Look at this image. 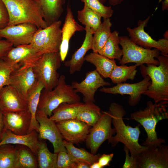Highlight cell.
Returning <instances> with one entry per match:
<instances>
[{
  "instance_id": "obj_1",
  "label": "cell",
  "mask_w": 168,
  "mask_h": 168,
  "mask_svg": "<svg viewBox=\"0 0 168 168\" xmlns=\"http://www.w3.org/2000/svg\"><path fill=\"white\" fill-rule=\"evenodd\" d=\"M109 111L116 133L112 137L109 142L113 147L118 142H122L128 148L130 156H132L137 155L147 148L138 142L140 134L139 127H133L124 123L123 118L126 112L121 105L113 102L109 106Z\"/></svg>"
},
{
  "instance_id": "obj_2",
  "label": "cell",
  "mask_w": 168,
  "mask_h": 168,
  "mask_svg": "<svg viewBox=\"0 0 168 168\" xmlns=\"http://www.w3.org/2000/svg\"><path fill=\"white\" fill-rule=\"evenodd\" d=\"M167 104L163 103H153L148 101L144 109L131 114V119L139 123L146 132L147 138L142 145L148 147L157 146L166 142L164 139L158 138L156 128L159 121L168 119Z\"/></svg>"
},
{
  "instance_id": "obj_3",
  "label": "cell",
  "mask_w": 168,
  "mask_h": 168,
  "mask_svg": "<svg viewBox=\"0 0 168 168\" xmlns=\"http://www.w3.org/2000/svg\"><path fill=\"white\" fill-rule=\"evenodd\" d=\"M159 64L140 66L142 76L148 75L151 83L143 95L153 100L155 103H168V56L159 55L157 58Z\"/></svg>"
},
{
  "instance_id": "obj_4",
  "label": "cell",
  "mask_w": 168,
  "mask_h": 168,
  "mask_svg": "<svg viewBox=\"0 0 168 168\" xmlns=\"http://www.w3.org/2000/svg\"><path fill=\"white\" fill-rule=\"evenodd\" d=\"M2 0L9 15L8 26L29 23L38 28H44L49 26L36 0Z\"/></svg>"
},
{
  "instance_id": "obj_5",
  "label": "cell",
  "mask_w": 168,
  "mask_h": 168,
  "mask_svg": "<svg viewBox=\"0 0 168 168\" xmlns=\"http://www.w3.org/2000/svg\"><path fill=\"white\" fill-rule=\"evenodd\" d=\"M80 102V98L72 87L66 83L64 75L60 76L57 86L51 90H43L37 110L50 117L53 111L63 103Z\"/></svg>"
},
{
  "instance_id": "obj_6",
  "label": "cell",
  "mask_w": 168,
  "mask_h": 168,
  "mask_svg": "<svg viewBox=\"0 0 168 168\" xmlns=\"http://www.w3.org/2000/svg\"><path fill=\"white\" fill-rule=\"evenodd\" d=\"M61 62L59 52L45 53L33 67L37 79L43 83L45 90H51L57 85L60 77L58 70Z\"/></svg>"
},
{
  "instance_id": "obj_7",
  "label": "cell",
  "mask_w": 168,
  "mask_h": 168,
  "mask_svg": "<svg viewBox=\"0 0 168 168\" xmlns=\"http://www.w3.org/2000/svg\"><path fill=\"white\" fill-rule=\"evenodd\" d=\"M58 20L44 28H38L29 44L40 55L59 52L61 42V26Z\"/></svg>"
},
{
  "instance_id": "obj_8",
  "label": "cell",
  "mask_w": 168,
  "mask_h": 168,
  "mask_svg": "<svg viewBox=\"0 0 168 168\" xmlns=\"http://www.w3.org/2000/svg\"><path fill=\"white\" fill-rule=\"evenodd\" d=\"M120 39L123 52L120 64L133 63L138 66L144 64L159 65V61L156 59L160 54L159 50L143 48L133 42L127 36H120Z\"/></svg>"
},
{
  "instance_id": "obj_9",
  "label": "cell",
  "mask_w": 168,
  "mask_h": 168,
  "mask_svg": "<svg viewBox=\"0 0 168 168\" xmlns=\"http://www.w3.org/2000/svg\"><path fill=\"white\" fill-rule=\"evenodd\" d=\"M112 118L109 111H103L96 124L91 128L85 140L87 147L91 153L96 154L99 148L106 140L108 142L116 133L111 126Z\"/></svg>"
},
{
  "instance_id": "obj_10",
  "label": "cell",
  "mask_w": 168,
  "mask_h": 168,
  "mask_svg": "<svg viewBox=\"0 0 168 168\" xmlns=\"http://www.w3.org/2000/svg\"><path fill=\"white\" fill-rule=\"evenodd\" d=\"M151 17L149 16L143 21L139 20L136 27L127 28L129 39L133 42L143 48L149 49L154 48L159 50L160 54L168 56V39L164 38L156 41L144 30Z\"/></svg>"
},
{
  "instance_id": "obj_11",
  "label": "cell",
  "mask_w": 168,
  "mask_h": 168,
  "mask_svg": "<svg viewBox=\"0 0 168 168\" xmlns=\"http://www.w3.org/2000/svg\"><path fill=\"white\" fill-rule=\"evenodd\" d=\"M35 118L39 124V139L49 140L53 145L55 153L58 154L61 151H67L56 123L38 110L36 113Z\"/></svg>"
},
{
  "instance_id": "obj_12",
  "label": "cell",
  "mask_w": 168,
  "mask_h": 168,
  "mask_svg": "<svg viewBox=\"0 0 168 168\" xmlns=\"http://www.w3.org/2000/svg\"><path fill=\"white\" fill-rule=\"evenodd\" d=\"M137 168H168V146H151L136 156Z\"/></svg>"
},
{
  "instance_id": "obj_13",
  "label": "cell",
  "mask_w": 168,
  "mask_h": 168,
  "mask_svg": "<svg viewBox=\"0 0 168 168\" xmlns=\"http://www.w3.org/2000/svg\"><path fill=\"white\" fill-rule=\"evenodd\" d=\"M143 77L142 80L137 83H120L112 87H102L99 91L106 93L128 95L129 96L128 103L130 106H134L139 102L142 95L146 91L151 83V79L147 75Z\"/></svg>"
},
{
  "instance_id": "obj_14",
  "label": "cell",
  "mask_w": 168,
  "mask_h": 168,
  "mask_svg": "<svg viewBox=\"0 0 168 168\" xmlns=\"http://www.w3.org/2000/svg\"><path fill=\"white\" fill-rule=\"evenodd\" d=\"M38 29L35 25L29 23L7 26L0 29V39L5 38L14 47L28 44Z\"/></svg>"
},
{
  "instance_id": "obj_15",
  "label": "cell",
  "mask_w": 168,
  "mask_h": 168,
  "mask_svg": "<svg viewBox=\"0 0 168 168\" xmlns=\"http://www.w3.org/2000/svg\"><path fill=\"white\" fill-rule=\"evenodd\" d=\"M41 55L29 44L12 47L3 58L6 62L18 68L33 67Z\"/></svg>"
},
{
  "instance_id": "obj_16",
  "label": "cell",
  "mask_w": 168,
  "mask_h": 168,
  "mask_svg": "<svg viewBox=\"0 0 168 168\" xmlns=\"http://www.w3.org/2000/svg\"><path fill=\"white\" fill-rule=\"evenodd\" d=\"M65 141L78 144L85 141L90 130V126L76 119L63 120L56 122Z\"/></svg>"
},
{
  "instance_id": "obj_17",
  "label": "cell",
  "mask_w": 168,
  "mask_h": 168,
  "mask_svg": "<svg viewBox=\"0 0 168 168\" xmlns=\"http://www.w3.org/2000/svg\"><path fill=\"white\" fill-rule=\"evenodd\" d=\"M110 85V83L105 81L95 70L88 72L85 79L81 82H73L71 85L76 92L83 95L84 103H94L95 95L98 89L101 87Z\"/></svg>"
},
{
  "instance_id": "obj_18",
  "label": "cell",
  "mask_w": 168,
  "mask_h": 168,
  "mask_svg": "<svg viewBox=\"0 0 168 168\" xmlns=\"http://www.w3.org/2000/svg\"><path fill=\"white\" fill-rule=\"evenodd\" d=\"M0 109L2 112L28 110L26 98L9 85L0 89Z\"/></svg>"
},
{
  "instance_id": "obj_19",
  "label": "cell",
  "mask_w": 168,
  "mask_h": 168,
  "mask_svg": "<svg viewBox=\"0 0 168 168\" xmlns=\"http://www.w3.org/2000/svg\"><path fill=\"white\" fill-rule=\"evenodd\" d=\"M2 112L5 131L8 129L18 135L28 133L32 119L31 114L28 110Z\"/></svg>"
},
{
  "instance_id": "obj_20",
  "label": "cell",
  "mask_w": 168,
  "mask_h": 168,
  "mask_svg": "<svg viewBox=\"0 0 168 168\" xmlns=\"http://www.w3.org/2000/svg\"><path fill=\"white\" fill-rule=\"evenodd\" d=\"M85 27L79 24L75 20L69 3L67 5L64 22L61 28V42L59 53L62 62H64L68 52L70 40L77 31H82Z\"/></svg>"
},
{
  "instance_id": "obj_21",
  "label": "cell",
  "mask_w": 168,
  "mask_h": 168,
  "mask_svg": "<svg viewBox=\"0 0 168 168\" xmlns=\"http://www.w3.org/2000/svg\"><path fill=\"white\" fill-rule=\"evenodd\" d=\"M37 79L32 67L19 68L11 73L9 85L26 98L27 93Z\"/></svg>"
},
{
  "instance_id": "obj_22",
  "label": "cell",
  "mask_w": 168,
  "mask_h": 168,
  "mask_svg": "<svg viewBox=\"0 0 168 168\" xmlns=\"http://www.w3.org/2000/svg\"><path fill=\"white\" fill-rule=\"evenodd\" d=\"M85 39L81 46L72 55L71 58L64 63L65 67L69 68L70 74L80 71L85 61L84 58L87 51L92 48L93 32L89 27L85 26Z\"/></svg>"
},
{
  "instance_id": "obj_23",
  "label": "cell",
  "mask_w": 168,
  "mask_h": 168,
  "mask_svg": "<svg viewBox=\"0 0 168 168\" xmlns=\"http://www.w3.org/2000/svg\"><path fill=\"white\" fill-rule=\"evenodd\" d=\"M39 140L38 133L35 130L26 134L18 135L7 129L3 134L0 146L5 144L24 145L29 147L36 156Z\"/></svg>"
},
{
  "instance_id": "obj_24",
  "label": "cell",
  "mask_w": 168,
  "mask_h": 168,
  "mask_svg": "<svg viewBox=\"0 0 168 168\" xmlns=\"http://www.w3.org/2000/svg\"><path fill=\"white\" fill-rule=\"evenodd\" d=\"M44 88L43 83L37 80L34 85L27 93L26 99L28 110L31 114L32 117L28 133L34 130L38 132L39 124L35 118V115L41 93Z\"/></svg>"
},
{
  "instance_id": "obj_25",
  "label": "cell",
  "mask_w": 168,
  "mask_h": 168,
  "mask_svg": "<svg viewBox=\"0 0 168 168\" xmlns=\"http://www.w3.org/2000/svg\"><path fill=\"white\" fill-rule=\"evenodd\" d=\"M66 0H36L49 25L57 21L63 12V6Z\"/></svg>"
},
{
  "instance_id": "obj_26",
  "label": "cell",
  "mask_w": 168,
  "mask_h": 168,
  "mask_svg": "<svg viewBox=\"0 0 168 168\" xmlns=\"http://www.w3.org/2000/svg\"><path fill=\"white\" fill-rule=\"evenodd\" d=\"M85 61L94 65L96 70L102 77L109 78L117 66L114 59H110L97 53L92 52L86 55Z\"/></svg>"
},
{
  "instance_id": "obj_27",
  "label": "cell",
  "mask_w": 168,
  "mask_h": 168,
  "mask_svg": "<svg viewBox=\"0 0 168 168\" xmlns=\"http://www.w3.org/2000/svg\"><path fill=\"white\" fill-rule=\"evenodd\" d=\"M85 103H63L52 112L49 118L55 123L62 120L76 119L78 112Z\"/></svg>"
},
{
  "instance_id": "obj_28",
  "label": "cell",
  "mask_w": 168,
  "mask_h": 168,
  "mask_svg": "<svg viewBox=\"0 0 168 168\" xmlns=\"http://www.w3.org/2000/svg\"><path fill=\"white\" fill-rule=\"evenodd\" d=\"M120 41L119 33L117 30L114 31L98 53L110 59L120 61L123 54V50L119 45Z\"/></svg>"
},
{
  "instance_id": "obj_29",
  "label": "cell",
  "mask_w": 168,
  "mask_h": 168,
  "mask_svg": "<svg viewBox=\"0 0 168 168\" xmlns=\"http://www.w3.org/2000/svg\"><path fill=\"white\" fill-rule=\"evenodd\" d=\"M112 26L110 18L104 19L92 36V48L93 52L97 53L102 49L111 34Z\"/></svg>"
},
{
  "instance_id": "obj_30",
  "label": "cell",
  "mask_w": 168,
  "mask_h": 168,
  "mask_svg": "<svg viewBox=\"0 0 168 168\" xmlns=\"http://www.w3.org/2000/svg\"><path fill=\"white\" fill-rule=\"evenodd\" d=\"M36 156L39 168H57L58 153L49 150L44 140H39Z\"/></svg>"
},
{
  "instance_id": "obj_31",
  "label": "cell",
  "mask_w": 168,
  "mask_h": 168,
  "mask_svg": "<svg viewBox=\"0 0 168 168\" xmlns=\"http://www.w3.org/2000/svg\"><path fill=\"white\" fill-rule=\"evenodd\" d=\"M101 114L100 109L94 103H85L84 105L78 112L76 119L92 127L96 124Z\"/></svg>"
},
{
  "instance_id": "obj_32",
  "label": "cell",
  "mask_w": 168,
  "mask_h": 168,
  "mask_svg": "<svg viewBox=\"0 0 168 168\" xmlns=\"http://www.w3.org/2000/svg\"><path fill=\"white\" fill-rule=\"evenodd\" d=\"M63 145L67 152L76 162L82 161L91 165L97 162L101 155L100 154H93L85 149L76 147L72 143L63 140Z\"/></svg>"
},
{
  "instance_id": "obj_33",
  "label": "cell",
  "mask_w": 168,
  "mask_h": 168,
  "mask_svg": "<svg viewBox=\"0 0 168 168\" xmlns=\"http://www.w3.org/2000/svg\"><path fill=\"white\" fill-rule=\"evenodd\" d=\"M18 153L16 168H38L36 156L27 147L16 145Z\"/></svg>"
},
{
  "instance_id": "obj_34",
  "label": "cell",
  "mask_w": 168,
  "mask_h": 168,
  "mask_svg": "<svg viewBox=\"0 0 168 168\" xmlns=\"http://www.w3.org/2000/svg\"><path fill=\"white\" fill-rule=\"evenodd\" d=\"M17 159V151L14 145L0 146V168H16Z\"/></svg>"
},
{
  "instance_id": "obj_35",
  "label": "cell",
  "mask_w": 168,
  "mask_h": 168,
  "mask_svg": "<svg viewBox=\"0 0 168 168\" xmlns=\"http://www.w3.org/2000/svg\"><path fill=\"white\" fill-rule=\"evenodd\" d=\"M101 17L84 4L83 8L77 12V19L82 24L89 27L93 33L101 23ZM94 34V33H93Z\"/></svg>"
},
{
  "instance_id": "obj_36",
  "label": "cell",
  "mask_w": 168,
  "mask_h": 168,
  "mask_svg": "<svg viewBox=\"0 0 168 168\" xmlns=\"http://www.w3.org/2000/svg\"><path fill=\"white\" fill-rule=\"evenodd\" d=\"M138 66L136 64L130 66L124 65L117 66L111 73L109 77L114 84H118L125 82L128 80L134 79L137 71Z\"/></svg>"
},
{
  "instance_id": "obj_37",
  "label": "cell",
  "mask_w": 168,
  "mask_h": 168,
  "mask_svg": "<svg viewBox=\"0 0 168 168\" xmlns=\"http://www.w3.org/2000/svg\"><path fill=\"white\" fill-rule=\"evenodd\" d=\"M90 9L95 12L104 19L110 18L114 13V11L110 6H107L99 0H81Z\"/></svg>"
},
{
  "instance_id": "obj_38",
  "label": "cell",
  "mask_w": 168,
  "mask_h": 168,
  "mask_svg": "<svg viewBox=\"0 0 168 168\" xmlns=\"http://www.w3.org/2000/svg\"><path fill=\"white\" fill-rule=\"evenodd\" d=\"M18 69L15 65H12L0 58V89L9 85L10 76L15 69Z\"/></svg>"
},
{
  "instance_id": "obj_39",
  "label": "cell",
  "mask_w": 168,
  "mask_h": 168,
  "mask_svg": "<svg viewBox=\"0 0 168 168\" xmlns=\"http://www.w3.org/2000/svg\"><path fill=\"white\" fill-rule=\"evenodd\" d=\"M76 162L67 151H61L58 154L57 168H75Z\"/></svg>"
},
{
  "instance_id": "obj_40",
  "label": "cell",
  "mask_w": 168,
  "mask_h": 168,
  "mask_svg": "<svg viewBox=\"0 0 168 168\" xmlns=\"http://www.w3.org/2000/svg\"><path fill=\"white\" fill-rule=\"evenodd\" d=\"M9 16L5 5L2 0H0V29L8 26Z\"/></svg>"
},
{
  "instance_id": "obj_41",
  "label": "cell",
  "mask_w": 168,
  "mask_h": 168,
  "mask_svg": "<svg viewBox=\"0 0 168 168\" xmlns=\"http://www.w3.org/2000/svg\"><path fill=\"white\" fill-rule=\"evenodd\" d=\"M124 150L125 153V160L123 166V168H137L136 156H132L129 155L128 148L124 146Z\"/></svg>"
},
{
  "instance_id": "obj_42",
  "label": "cell",
  "mask_w": 168,
  "mask_h": 168,
  "mask_svg": "<svg viewBox=\"0 0 168 168\" xmlns=\"http://www.w3.org/2000/svg\"><path fill=\"white\" fill-rule=\"evenodd\" d=\"M13 46V44L7 40H0V58L3 59Z\"/></svg>"
},
{
  "instance_id": "obj_43",
  "label": "cell",
  "mask_w": 168,
  "mask_h": 168,
  "mask_svg": "<svg viewBox=\"0 0 168 168\" xmlns=\"http://www.w3.org/2000/svg\"><path fill=\"white\" fill-rule=\"evenodd\" d=\"M114 155L113 153L109 154H104L100 156L97 162L101 168H103L107 166H110V163L112 160Z\"/></svg>"
},
{
  "instance_id": "obj_44",
  "label": "cell",
  "mask_w": 168,
  "mask_h": 168,
  "mask_svg": "<svg viewBox=\"0 0 168 168\" xmlns=\"http://www.w3.org/2000/svg\"><path fill=\"white\" fill-rule=\"evenodd\" d=\"M5 131V125L2 113L0 109V142Z\"/></svg>"
},
{
  "instance_id": "obj_45",
  "label": "cell",
  "mask_w": 168,
  "mask_h": 168,
  "mask_svg": "<svg viewBox=\"0 0 168 168\" xmlns=\"http://www.w3.org/2000/svg\"><path fill=\"white\" fill-rule=\"evenodd\" d=\"M75 168H90V165L86 162L76 161L75 162Z\"/></svg>"
},
{
  "instance_id": "obj_46",
  "label": "cell",
  "mask_w": 168,
  "mask_h": 168,
  "mask_svg": "<svg viewBox=\"0 0 168 168\" xmlns=\"http://www.w3.org/2000/svg\"><path fill=\"white\" fill-rule=\"evenodd\" d=\"M124 0H108L109 4L115 6L120 4Z\"/></svg>"
},
{
  "instance_id": "obj_47",
  "label": "cell",
  "mask_w": 168,
  "mask_h": 168,
  "mask_svg": "<svg viewBox=\"0 0 168 168\" xmlns=\"http://www.w3.org/2000/svg\"><path fill=\"white\" fill-rule=\"evenodd\" d=\"M162 10L163 11L168 10V0H164L162 2Z\"/></svg>"
},
{
  "instance_id": "obj_48",
  "label": "cell",
  "mask_w": 168,
  "mask_h": 168,
  "mask_svg": "<svg viewBox=\"0 0 168 168\" xmlns=\"http://www.w3.org/2000/svg\"><path fill=\"white\" fill-rule=\"evenodd\" d=\"M90 168H101L98 162H96L90 165Z\"/></svg>"
},
{
  "instance_id": "obj_49",
  "label": "cell",
  "mask_w": 168,
  "mask_h": 168,
  "mask_svg": "<svg viewBox=\"0 0 168 168\" xmlns=\"http://www.w3.org/2000/svg\"><path fill=\"white\" fill-rule=\"evenodd\" d=\"M163 36L164 38L168 39V31L167 30Z\"/></svg>"
},
{
  "instance_id": "obj_50",
  "label": "cell",
  "mask_w": 168,
  "mask_h": 168,
  "mask_svg": "<svg viewBox=\"0 0 168 168\" xmlns=\"http://www.w3.org/2000/svg\"><path fill=\"white\" fill-rule=\"evenodd\" d=\"M99 0L103 4L105 3L107 1V0Z\"/></svg>"
}]
</instances>
